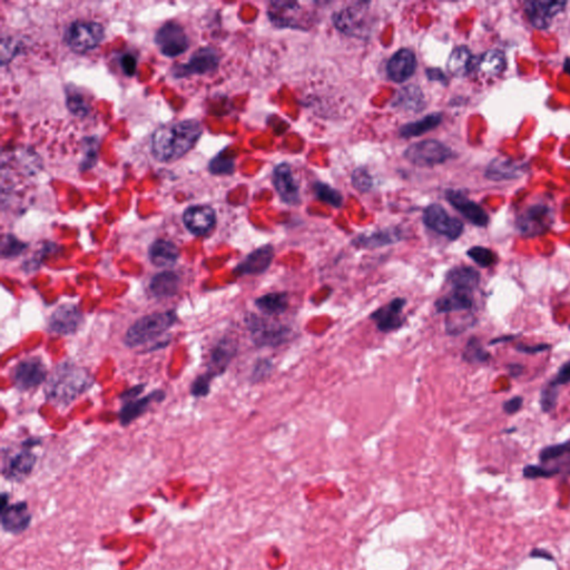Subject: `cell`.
<instances>
[{
	"label": "cell",
	"instance_id": "obj_1",
	"mask_svg": "<svg viewBox=\"0 0 570 570\" xmlns=\"http://www.w3.org/2000/svg\"><path fill=\"white\" fill-rule=\"evenodd\" d=\"M202 133V125L194 119L163 125L151 135V154L163 163L179 161L196 145Z\"/></svg>",
	"mask_w": 570,
	"mask_h": 570
},
{
	"label": "cell",
	"instance_id": "obj_2",
	"mask_svg": "<svg viewBox=\"0 0 570 570\" xmlns=\"http://www.w3.org/2000/svg\"><path fill=\"white\" fill-rule=\"evenodd\" d=\"M93 378L85 369L71 364H61L54 370L46 384L45 394L49 401L69 406L91 388Z\"/></svg>",
	"mask_w": 570,
	"mask_h": 570
},
{
	"label": "cell",
	"instance_id": "obj_3",
	"mask_svg": "<svg viewBox=\"0 0 570 570\" xmlns=\"http://www.w3.org/2000/svg\"><path fill=\"white\" fill-rule=\"evenodd\" d=\"M245 323L253 344L258 348H279L288 344L293 336L291 326L254 313H249Z\"/></svg>",
	"mask_w": 570,
	"mask_h": 570
},
{
	"label": "cell",
	"instance_id": "obj_4",
	"mask_svg": "<svg viewBox=\"0 0 570 570\" xmlns=\"http://www.w3.org/2000/svg\"><path fill=\"white\" fill-rule=\"evenodd\" d=\"M177 321L175 311H165L143 316L127 330L125 334V344L129 348H137L149 341L165 334Z\"/></svg>",
	"mask_w": 570,
	"mask_h": 570
},
{
	"label": "cell",
	"instance_id": "obj_5",
	"mask_svg": "<svg viewBox=\"0 0 570 570\" xmlns=\"http://www.w3.org/2000/svg\"><path fill=\"white\" fill-rule=\"evenodd\" d=\"M105 37V29L96 21H76L69 25L65 34V41L69 49L77 54L94 51Z\"/></svg>",
	"mask_w": 570,
	"mask_h": 570
},
{
	"label": "cell",
	"instance_id": "obj_6",
	"mask_svg": "<svg viewBox=\"0 0 570 570\" xmlns=\"http://www.w3.org/2000/svg\"><path fill=\"white\" fill-rule=\"evenodd\" d=\"M220 61L221 57L216 49L206 46L193 53L187 63L173 66L171 74L176 79H186L193 75H209L217 71Z\"/></svg>",
	"mask_w": 570,
	"mask_h": 570
},
{
	"label": "cell",
	"instance_id": "obj_7",
	"mask_svg": "<svg viewBox=\"0 0 570 570\" xmlns=\"http://www.w3.org/2000/svg\"><path fill=\"white\" fill-rule=\"evenodd\" d=\"M452 156V151L441 141L426 139L410 145L404 151V157L419 167H432L442 164Z\"/></svg>",
	"mask_w": 570,
	"mask_h": 570
},
{
	"label": "cell",
	"instance_id": "obj_8",
	"mask_svg": "<svg viewBox=\"0 0 570 570\" xmlns=\"http://www.w3.org/2000/svg\"><path fill=\"white\" fill-rule=\"evenodd\" d=\"M31 516L27 501L14 502L9 504V495L7 492L1 494V506H0V524L4 531L11 535H21L31 526Z\"/></svg>",
	"mask_w": 570,
	"mask_h": 570
},
{
	"label": "cell",
	"instance_id": "obj_9",
	"mask_svg": "<svg viewBox=\"0 0 570 570\" xmlns=\"http://www.w3.org/2000/svg\"><path fill=\"white\" fill-rule=\"evenodd\" d=\"M155 44L161 55L175 59L189 49V36L184 28L175 21L164 24L155 35Z\"/></svg>",
	"mask_w": 570,
	"mask_h": 570
},
{
	"label": "cell",
	"instance_id": "obj_10",
	"mask_svg": "<svg viewBox=\"0 0 570 570\" xmlns=\"http://www.w3.org/2000/svg\"><path fill=\"white\" fill-rule=\"evenodd\" d=\"M424 223L428 229L454 241L461 236L464 224L457 217L450 216L439 204H431L424 211Z\"/></svg>",
	"mask_w": 570,
	"mask_h": 570
},
{
	"label": "cell",
	"instance_id": "obj_11",
	"mask_svg": "<svg viewBox=\"0 0 570 570\" xmlns=\"http://www.w3.org/2000/svg\"><path fill=\"white\" fill-rule=\"evenodd\" d=\"M368 3L352 4L334 14V24L336 29L346 35L362 37L368 31Z\"/></svg>",
	"mask_w": 570,
	"mask_h": 570
},
{
	"label": "cell",
	"instance_id": "obj_12",
	"mask_svg": "<svg viewBox=\"0 0 570 570\" xmlns=\"http://www.w3.org/2000/svg\"><path fill=\"white\" fill-rule=\"evenodd\" d=\"M553 211L546 205L527 207L516 220L518 230L527 237L538 236L549 230L553 224Z\"/></svg>",
	"mask_w": 570,
	"mask_h": 570
},
{
	"label": "cell",
	"instance_id": "obj_13",
	"mask_svg": "<svg viewBox=\"0 0 570 570\" xmlns=\"http://www.w3.org/2000/svg\"><path fill=\"white\" fill-rule=\"evenodd\" d=\"M35 444L26 442L24 449L14 454H8L3 460V476L9 481L21 482L31 476L35 468L37 457L31 451V446Z\"/></svg>",
	"mask_w": 570,
	"mask_h": 570
},
{
	"label": "cell",
	"instance_id": "obj_14",
	"mask_svg": "<svg viewBox=\"0 0 570 570\" xmlns=\"http://www.w3.org/2000/svg\"><path fill=\"white\" fill-rule=\"evenodd\" d=\"M406 304V299L394 298L386 306L379 308L370 314V319L376 323V329L382 334H391L404 326L406 319L404 316V309Z\"/></svg>",
	"mask_w": 570,
	"mask_h": 570
},
{
	"label": "cell",
	"instance_id": "obj_15",
	"mask_svg": "<svg viewBox=\"0 0 570 570\" xmlns=\"http://www.w3.org/2000/svg\"><path fill=\"white\" fill-rule=\"evenodd\" d=\"M183 222L193 235L204 236L216 225V214L209 205H193L185 210Z\"/></svg>",
	"mask_w": 570,
	"mask_h": 570
},
{
	"label": "cell",
	"instance_id": "obj_16",
	"mask_svg": "<svg viewBox=\"0 0 570 570\" xmlns=\"http://www.w3.org/2000/svg\"><path fill=\"white\" fill-rule=\"evenodd\" d=\"M47 378L45 364L39 359L21 361L14 371V381L19 390H31L41 386Z\"/></svg>",
	"mask_w": 570,
	"mask_h": 570
},
{
	"label": "cell",
	"instance_id": "obj_17",
	"mask_svg": "<svg viewBox=\"0 0 570 570\" xmlns=\"http://www.w3.org/2000/svg\"><path fill=\"white\" fill-rule=\"evenodd\" d=\"M273 184L283 202L290 205L300 203V187L288 163H281L275 167L273 171Z\"/></svg>",
	"mask_w": 570,
	"mask_h": 570
},
{
	"label": "cell",
	"instance_id": "obj_18",
	"mask_svg": "<svg viewBox=\"0 0 570 570\" xmlns=\"http://www.w3.org/2000/svg\"><path fill=\"white\" fill-rule=\"evenodd\" d=\"M83 314L79 309L74 304H64L54 311L49 319V326L54 334L69 336L79 330Z\"/></svg>",
	"mask_w": 570,
	"mask_h": 570
},
{
	"label": "cell",
	"instance_id": "obj_19",
	"mask_svg": "<svg viewBox=\"0 0 570 570\" xmlns=\"http://www.w3.org/2000/svg\"><path fill=\"white\" fill-rule=\"evenodd\" d=\"M274 255L273 245H263L251 252L242 262H240V264L234 269V273L237 276L263 274L271 268Z\"/></svg>",
	"mask_w": 570,
	"mask_h": 570
},
{
	"label": "cell",
	"instance_id": "obj_20",
	"mask_svg": "<svg viewBox=\"0 0 570 570\" xmlns=\"http://www.w3.org/2000/svg\"><path fill=\"white\" fill-rule=\"evenodd\" d=\"M565 1H528L525 13L534 27L538 29L548 28L554 17L564 11Z\"/></svg>",
	"mask_w": 570,
	"mask_h": 570
},
{
	"label": "cell",
	"instance_id": "obj_21",
	"mask_svg": "<svg viewBox=\"0 0 570 570\" xmlns=\"http://www.w3.org/2000/svg\"><path fill=\"white\" fill-rule=\"evenodd\" d=\"M446 197L448 202L459 211L470 223L476 226H487L489 222V216L484 212V209L477 203H474L471 199H468L466 195L462 194L460 191L448 189L446 192Z\"/></svg>",
	"mask_w": 570,
	"mask_h": 570
},
{
	"label": "cell",
	"instance_id": "obj_22",
	"mask_svg": "<svg viewBox=\"0 0 570 570\" xmlns=\"http://www.w3.org/2000/svg\"><path fill=\"white\" fill-rule=\"evenodd\" d=\"M237 352V342L231 336H225L214 346L207 362V376L210 378L221 376L225 372Z\"/></svg>",
	"mask_w": 570,
	"mask_h": 570
},
{
	"label": "cell",
	"instance_id": "obj_23",
	"mask_svg": "<svg viewBox=\"0 0 570 570\" xmlns=\"http://www.w3.org/2000/svg\"><path fill=\"white\" fill-rule=\"evenodd\" d=\"M404 239V232L399 227H389L384 230L360 234L352 241V244L358 249L374 250L401 242Z\"/></svg>",
	"mask_w": 570,
	"mask_h": 570
},
{
	"label": "cell",
	"instance_id": "obj_24",
	"mask_svg": "<svg viewBox=\"0 0 570 570\" xmlns=\"http://www.w3.org/2000/svg\"><path fill=\"white\" fill-rule=\"evenodd\" d=\"M416 69V57L410 49H400L392 56L386 65V71L391 81L404 83L412 77Z\"/></svg>",
	"mask_w": 570,
	"mask_h": 570
},
{
	"label": "cell",
	"instance_id": "obj_25",
	"mask_svg": "<svg viewBox=\"0 0 570 570\" xmlns=\"http://www.w3.org/2000/svg\"><path fill=\"white\" fill-rule=\"evenodd\" d=\"M474 306V296L472 292L466 290L451 289L450 292L440 296L434 302L436 312L439 314H449V313L461 312L470 310Z\"/></svg>",
	"mask_w": 570,
	"mask_h": 570
},
{
	"label": "cell",
	"instance_id": "obj_26",
	"mask_svg": "<svg viewBox=\"0 0 570 570\" xmlns=\"http://www.w3.org/2000/svg\"><path fill=\"white\" fill-rule=\"evenodd\" d=\"M165 396H166V394H165L164 391L155 390V391L151 392V394L144 396V398L134 399V400L127 402L121 408V412H119L121 424L123 426H129V424L139 418L141 414H144L149 410L151 404L163 401Z\"/></svg>",
	"mask_w": 570,
	"mask_h": 570
},
{
	"label": "cell",
	"instance_id": "obj_27",
	"mask_svg": "<svg viewBox=\"0 0 570 570\" xmlns=\"http://www.w3.org/2000/svg\"><path fill=\"white\" fill-rule=\"evenodd\" d=\"M446 282L451 289L474 292L479 286L480 273L471 266H454L446 273Z\"/></svg>",
	"mask_w": 570,
	"mask_h": 570
},
{
	"label": "cell",
	"instance_id": "obj_28",
	"mask_svg": "<svg viewBox=\"0 0 570 570\" xmlns=\"http://www.w3.org/2000/svg\"><path fill=\"white\" fill-rule=\"evenodd\" d=\"M300 11V6L296 3L289 1H273L269 9L270 21L278 27L300 28L296 21V14Z\"/></svg>",
	"mask_w": 570,
	"mask_h": 570
},
{
	"label": "cell",
	"instance_id": "obj_29",
	"mask_svg": "<svg viewBox=\"0 0 570 570\" xmlns=\"http://www.w3.org/2000/svg\"><path fill=\"white\" fill-rule=\"evenodd\" d=\"M149 256L155 266L169 268L179 260V251L172 241L157 240L149 246Z\"/></svg>",
	"mask_w": 570,
	"mask_h": 570
},
{
	"label": "cell",
	"instance_id": "obj_30",
	"mask_svg": "<svg viewBox=\"0 0 570 570\" xmlns=\"http://www.w3.org/2000/svg\"><path fill=\"white\" fill-rule=\"evenodd\" d=\"M181 279L172 271L159 273L151 279L149 291L155 298L164 299L176 296L179 290Z\"/></svg>",
	"mask_w": 570,
	"mask_h": 570
},
{
	"label": "cell",
	"instance_id": "obj_31",
	"mask_svg": "<svg viewBox=\"0 0 570 570\" xmlns=\"http://www.w3.org/2000/svg\"><path fill=\"white\" fill-rule=\"evenodd\" d=\"M526 165L520 164L518 161L508 159H496L491 161V164L488 166L486 176L494 181H501V179H511L524 174L526 171Z\"/></svg>",
	"mask_w": 570,
	"mask_h": 570
},
{
	"label": "cell",
	"instance_id": "obj_32",
	"mask_svg": "<svg viewBox=\"0 0 570 570\" xmlns=\"http://www.w3.org/2000/svg\"><path fill=\"white\" fill-rule=\"evenodd\" d=\"M254 303L265 316H278L288 311L290 299L288 292H271L256 299Z\"/></svg>",
	"mask_w": 570,
	"mask_h": 570
},
{
	"label": "cell",
	"instance_id": "obj_33",
	"mask_svg": "<svg viewBox=\"0 0 570 570\" xmlns=\"http://www.w3.org/2000/svg\"><path fill=\"white\" fill-rule=\"evenodd\" d=\"M442 121V114L432 113L426 115L419 121H411L408 124H404L401 129H399V135L404 139H411V137L421 136L426 131H432L436 127L439 126Z\"/></svg>",
	"mask_w": 570,
	"mask_h": 570
},
{
	"label": "cell",
	"instance_id": "obj_34",
	"mask_svg": "<svg viewBox=\"0 0 570 570\" xmlns=\"http://www.w3.org/2000/svg\"><path fill=\"white\" fill-rule=\"evenodd\" d=\"M472 66L471 51L466 46H460L450 54L448 69L456 77H464L469 73Z\"/></svg>",
	"mask_w": 570,
	"mask_h": 570
},
{
	"label": "cell",
	"instance_id": "obj_35",
	"mask_svg": "<svg viewBox=\"0 0 570 570\" xmlns=\"http://www.w3.org/2000/svg\"><path fill=\"white\" fill-rule=\"evenodd\" d=\"M480 73L488 77L498 76L506 69L505 55L499 51H489L484 53L478 63Z\"/></svg>",
	"mask_w": 570,
	"mask_h": 570
},
{
	"label": "cell",
	"instance_id": "obj_36",
	"mask_svg": "<svg viewBox=\"0 0 570 570\" xmlns=\"http://www.w3.org/2000/svg\"><path fill=\"white\" fill-rule=\"evenodd\" d=\"M396 105L404 109L419 111L424 106V94L420 91L419 87L410 85L399 93L398 99H396Z\"/></svg>",
	"mask_w": 570,
	"mask_h": 570
},
{
	"label": "cell",
	"instance_id": "obj_37",
	"mask_svg": "<svg viewBox=\"0 0 570 570\" xmlns=\"http://www.w3.org/2000/svg\"><path fill=\"white\" fill-rule=\"evenodd\" d=\"M99 141L96 136L86 137L83 139L84 157L79 169L81 171L93 169L99 159Z\"/></svg>",
	"mask_w": 570,
	"mask_h": 570
},
{
	"label": "cell",
	"instance_id": "obj_38",
	"mask_svg": "<svg viewBox=\"0 0 570 570\" xmlns=\"http://www.w3.org/2000/svg\"><path fill=\"white\" fill-rule=\"evenodd\" d=\"M313 189H314L316 196L319 199L332 205V206L340 207L344 203V197H342V194L339 192L338 189L331 187L330 185L326 184V183H314Z\"/></svg>",
	"mask_w": 570,
	"mask_h": 570
},
{
	"label": "cell",
	"instance_id": "obj_39",
	"mask_svg": "<svg viewBox=\"0 0 570 570\" xmlns=\"http://www.w3.org/2000/svg\"><path fill=\"white\" fill-rule=\"evenodd\" d=\"M489 354H488L487 351L484 350L479 340L476 338H471L468 341L467 346L464 350V354H462L464 360L470 362V364L486 362L489 359Z\"/></svg>",
	"mask_w": 570,
	"mask_h": 570
},
{
	"label": "cell",
	"instance_id": "obj_40",
	"mask_svg": "<svg viewBox=\"0 0 570 570\" xmlns=\"http://www.w3.org/2000/svg\"><path fill=\"white\" fill-rule=\"evenodd\" d=\"M565 470L559 467H544V466H535V464H528L522 470V474L526 479H549L555 477L557 474H563Z\"/></svg>",
	"mask_w": 570,
	"mask_h": 570
},
{
	"label": "cell",
	"instance_id": "obj_41",
	"mask_svg": "<svg viewBox=\"0 0 570 570\" xmlns=\"http://www.w3.org/2000/svg\"><path fill=\"white\" fill-rule=\"evenodd\" d=\"M26 243L18 240L13 234H7L1 241V256L4 259H13L21 255L27 249Z\"/></svg>",
	"mask_w": 570,
	"mask_h": 570
},
{
	"label": "cell",
	"instance_id": "obj_42",
	"mask_svg": "<svg viewBox=\"0 0 570 570\" xmlns=\"http://www.w3.org/2000/svg\"><path fill=\"white\" fill-rule=\"evenodd\" d=\"M467 255L481 268H489L496 264L498 261L497 255L495 253L489 249L482 248V246H474V248L469 249Z\"/></svg>",
	"mask_w": 570,
	"mask_h": 570
},
{
	"label": "cell",
	"instance_id": "obj_43",
	"mask_svg": "<svg viewBox=\"0 0 570 570\" xmlns=\"http://www.w3.org/2000/svg\"><path fill=\"white\" fill-rule=\"evenodd\" d=\"M67 107L75 116H85L89 111V105L81 94L67 91Z\"/></svg>",
	"mask_w": 570,
	"mask_h": 570
},
{
	"label": "cell",
	"instance_id": "obj_44",
	"mask_svg": "<svg viewBox=\"0 0 570 570\" xmlns=\"http://www.w3.org/2000/svg\"><path fill=\"white\" fill-rule=\"evenodd\" d=\"M570 452V440L563 442V444H554V446H546L539 454L540 461L543 464L551 461L563 457L565 454Z\"/></svg>",
	"mask_w": 570,
	"mask_h": 570
},
{
	"label": "cell",
	"instance_id": "obj_45",
	"mask_svg": "<svg viewBox=\"0 0 570 570\" xmlns=\"http://www.w3.org/2000/svg\"><path fill=\"white\" fill-rule=\"evenodd\" d=\"M210 172L215 175H230L234 172L235 163L232 159H227L223 153L215 156L210 163Z\"/></svg>",
	"mask_w": 570,
	"mask_h": 570
},
{
	"label": "cell",
	"instance_id": "obj_46",
	"mask_svg": "<svg viewBox=\"0 0 570 570\" xmlns=\"http://www.w3.org/2000/svg\"><path fill=\"white\" fill-rule=\"evenodd\" d=\"M273 371L272 361L269 359H260L258 362L255 364L254 369H253L252 376L251 380L254 384L263 381L265 379L269 378Z\"/></svg>",
	"mask_w": 570,
	"mask_h": 570
},
{
	"label": "cell",
	"instance_id": "obj_47",
	"mask_svg": "<svg viewBox=\"0 0 570 570\" xmlns=\"http://www.w3.org/2000/svg\"><path fill=\"white\" fill-rule=\"evenodd\" d=\"M352 184L360 192H369L372 187V179L366 169H356L352 174Z\"/></svg>",
	"mask_w": 570,
	"mask_h": 570
},
{
	"label": "cell",
	"instance_id": "obj_48",
	"mask_svg": "<svg viewBox=\"0 0 570 570\" xmlns=\"http://www.w3.org/2000/svg\"><path fill=\"white\" fill-rule=\"evenodd\" d=\"M558 399L557 386L554 384H549L543 390L541 398H540V404H541V409L545 412L551 411L555 408L556 402Z\"/></svg>",
	"mask_w": 570,
	"mask_h": 570
},
{
	"label": "cell",
	"instance_id": "obj_49",
	"mask_svg": "<svg viewBox=\"0 0 570 570\" xmlns=\"http://www.w3.org/2000/svg\"><path fill=\"white\" fill-rule=\"evenodd\" d=\"M211 381H212V378H210L206 374L197 376L195 381L193 382L192 389H191L193 396H197V398L207 396L210 392Z\"/></svg>",
	"mask_w": 570,
	"mask_h": 570
},
{
	"label": "cell",
	"instance_id": "obj_50",
	"mask_svg": "<svg viewBox=\"0 0 570 570\" xmlns=\"http://www.w3.org/2000/svg\"><path fill=\"white\" fill-rule=\"evenodd\" d=\"M119 64H121V69L124 71L125 75L131 77V76H134L135 73H136L137 61L134 55H131V54H124V55L121 56V59H119Z\"/></svg>",
	"mask_w": 570,
	"mask_h": 570
},
{
	"label": "cell",
	"instance_id": "obj_51",
	"mask_svg": "<svg viewBox=\"0 0 570 570\" xmlns=\"http://www.w3.org/2000/svg\"><path fill=\"white\" fill-rule=\"evenodd\" d=\"M570 382V361L567 364H564L558 371L557 376H555L553 381L550 384L554 386H558L560 384H569Z\"/></svg>",
	"mask_w": 570,
	"mask_h": 570
},
{
	"label": "cell",
	"instance_id": "obj_52",
	"mask_svg": "<svg viewBox=\"0 0 570 570\" xmlns=\"http://www.w3.org/2000/svg\"><path fill=\"white\" fill-rule=\"evenodd\" d=\"M522 404H524V399L521 396H514L504 404V411L508 414H516L521 409Z\"/></svg>",
	"mask_w": 570,
	"mask_h": 570
},
{
	"label": "cell",
	"instance_id": "obj_53",
	"mask_svg": "<svg viewBox=\"0 0 570 570\" xmlns=\"http://www.w3.org/2000/svg\"><path fill=\"white\" fill-rule=\"evenodd\" d=\"M551 346L549 344H537V346H517L516 349L520 352H524V354H539V352H545V351L549 350Z\"/></svg>",
	"mask_w": 570,
	"mask_h": 570
},
{
	"label": "cell",
	"instance_id": "obj_54",
	"mask_svg": "<svg viewBox=\"0 0 570 570\" xmlns=\"http://www.w3.org/2000/svg\"><path fill=\"white\" fill-rule=\"evenodd\" d=\"M426 76L431 81H440V83L446 84V77L444 71L438 69H426Z\"/></svg>",
	"mask_w": 570,
	"mask_h": 570
},
{
	"label": "cell",
	"instance_id": "obj_55",
	"mask_svg": "<svg viewBox=\"0 0 570 570\" xmlns=\"http://www.w3.org/2000/svg\"><path fill=\"white\" fill-rule=\"evenodd\" d=\"M530 557L541 558V559L549 560V561H554V560H555V557H554V556L551 555L548 550L540 549V548H536V549H534L533 551L530 553Z\"/></svg>",
	"mask_w": 570,
	"mask_h": 570
},
{
	"label": "cell",
	"instance_id": "obj_56",
	"mask_svg": "<svg viewBox=\"0 0 570 570\" xmlns=\"http://www.w3.org/2000/svg\"><path fill=\"white\" fill-rule=\"evenodd\" d=\"M143 388H144V386H135V388L131 389L129 391L125 392L123 396H121V399H124V400H127V401L134 400L135 396H139V394L143 391Z\"/></svg>",
	"mask_w": 570,
	"mask_h": 570
},
{
	"label": "cell",
	"instance_id": "obj_57",
	"mask_svg": "<svg viewBox=\"0 0 570 570\" xmlns=\"http://www.w3.org/2000/svg\"><path fill=\"white\" fill-rule=\"evenodd\" d=\"M564 71L567 74H570V59H567L564 64Z\"/></svg>",
	"mask_w": 570,
	"mask_h": 570
},
{
	"label": "cell",
	"instance_id": "obj_58",
	"mask_svg": "<svg viewBox=\"0 0 570 570\" xmlns=\"http://www.w3.org/2000/svg\"><path fill=\"white\" fill-rule=\"evenodd\" d=\"M512 339H515V336H506V338L504 339H496V340L492 341L491 344H497V342H501V341L504 340H512Z\"/></svg>",
	"mask_w": 570,
	"mask_h": 570
}]
</instances>
